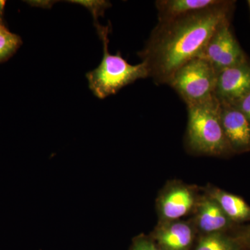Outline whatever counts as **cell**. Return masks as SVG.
<instances>
[{"instance_id":"6da1fadb","label":"cell","mask_w":250,"mask_h":250,"mask_svg":"<svg viewBox=\"0 0 250 250\" xmlns=\"http://www.w3.org/2000/svg\"><path fill=\"white\" fill-rule=\"evenodd\" d=\"M235 1H222L207 9L158 21L139 56L149 77L157 84H168L174 73L192 59L200 57L212 35L231 21Z\"/></svg>"},{"instance_id":"7a4b0ae2","label":"cell","mask_w":250,"mask_h":250,"mask_svg":"<svg viewBox=\"0 0 250 250\" xmlns=\"http://www.w3.org/2000/svg\"><path fill=\"white\" fill-rule=\"evenodd\" d=\"M220 105L215 97L203 103L188 105L186 141L190 152L212 156L232 154L222 126Z\"/></svg>"},{"instance_id":"3957f363","label":"cell","mask_w":250,"mask_h":250,"mask_svg":"<svg viewBox=\"0 0 250 250\" xmlns=\"http://www.w3.org/2000/svg\"><path fill=\"white\" fill-rule=\"evenodd\" d=\"M99 34L103 42L104 55L99 66L86 75L90 89L97 98L104 99L116 94L123 87L140 79L149 77L146 64L131 65L121 53L113 55L108 52L107 27H101L96 23Z\"/></svg>"},{"instance_id":"277c9868","label":"cell","mask_w":250,"mask_h":250,"mask_svg":"<svg viewBox=\"0 0 250 250\" xmlns=\"http://www.w3.org/2000/svg\"><path fill=\"white\" fill-rule=\"evenodd\" d=\"M217 72L208 61L197 57L174 73L168 85L186 104L203 103L215 97Z\"/></svg>"},{"instance_id":"5b68a950","label":"cell","mask_w":250,"mask_h":250,"mask_svg":"<svg viewBox=\"0 0 250 250\" xmlns=\"http://www.w3.org/2000/svg\"><path fill=\"white\" fill-rule=\"evenodd\" d=\"M202 193L195 185L180 180L168 181L156 200L159 223L180 220L195 211Z\"/></svg>"},{"instance_id":"8992f818","label":"cell","mask_w":250,"mask_h":250,"mask_svg":"<svg viewBox=\"0 0 250 250\" xmlns=\"http://www.w3.org/2000/svg\"><path fill=\"white\" fill-rule=\"evenodd\" d=\"M200 57L208 61L217 72L249 62L233 35L231 21L223 23L216 29Z\"/></svg>"},{"instance_id":"52a82bcc","label":"cell","mask_w":250,"mask_h":250,"mask_svg":"<svg viewBox=\"0 0 250 250\" xmlns=\"http://www.w3.org/2000/svg\"><path fill=\"white\" fill-rule=\"evenodd\" d=\"M149 236L162 250H191L199 235L190 218L158 222Z\"/></svg>"},{"instance_id":"ba28073f","label":"cell","mask_w":250,"mask_h":250,"mask_svg":"<svg viewBox=\"0 0 250 250\" xmlns=\"http://www.w3.org/2000/svg\"><path fill=\"white\" fill-rule=\"evenodd\" d=\"M250 92V62L217 72L215 97L220 103L234 104Z\"/></svg>"},{"instance_id":"9c48e42d","label":"cell","mask_w":250,"mask_h":250,"mask_svg":"<svg viewBox=\"0 0 250 250\" xmlns=\"http://www.w3.org/2000/svg\"><path fill=\"white\" fill-rule=\"evenodd\" d=\"M220 119L227 141L233 153L250 150V122L236 106L220 103Z\"/></svg>"},{"instance_id":"30bf717a","label":"cell","mask_w":250,"mask_h":250,"mask_svg":"<svg viewBox=\"0 0 250 250\" xmlns=\"http://www.w3.org/2000/svg\"><path fill=\"white\" fill-rule=\"evenodd\" d=\"M191 218L199 236L227 232L235 225L217 202L203 191Z\"/></svg>"},{"instance_id":"8fae6325","label":"cell","mask_w":250,"mask_h":250,"mask_svg":"<svg viewBox=\"0 0 250 250\" xmlns=\"http://www.w3.org/2000/svg\"><path fill=\"white\" fill-rule=\"evenodd\" d=\"M202 190L217 202L233 223L250 221V206L241 197L210 184Z\"/></svg>"},{"instance_id":"7c38bea8","label":"cell","mask_w":250,"mask_h":250,"mask_svg":"<svg viewBox=\"0 0 250 250\" xmlns=\"http://www.w3.org/2000/svg\"><path fill=\"white\" fill-rule=\"evenodd\" d=\"M219 1L220 0H158L155 5L159 21H164L207 9Z\"/></svg>"},{"instance_id":"4fadbf2b","label":"cell","mask_w":250,"mask_h":250,"mask_svg":"<svg viewBox=\"0 0 250 250\" xmlns=\"http://www.w3.org/2000/svg\"><path fill=\"white\" fill-rule=\"evenodd\" d=\"M241 246L236 237L215 233L198 236L195 250H240Z\"/></svg>"},{"instance_id":"5bb4252c","label":"cell","mask_w":250,"mask_h":250,"mask_svg":"<svg viewBox=\"0 0 250 250\" xmlns=\"http://www.w3.org/2000/svg\"><path fill=\"white\" fill-rule=\"evenodd\" d=\"M4 1H0V62L12 57L22 44V40L6 27L3 22Z\"/></svg>"},{"instance_id":"9a60e30c","label":"cell","mask_w":250,"mask_h":250,"mask_svg":"<svg viewBox=\"0 0 250 250\" xmlns=\"http://www.w3.org/2000/svg\"><path fill=\"white\" fill-rule=\"evenodd\" d=\"M130 250H162L150 236L141 234L135 237Z\"/></svg>"},{"instance_id":"2e32d148","label":"cell","mask_w":250,"mask_h":250,"mask_svg":"<svg viewBox=\"0 0 250 250\" xmlns=\"http://www.w3.org/2000/svg\"><path fill=\"white\" fill-rule=\"evenodd\" d=\"M233 105L236 106L250 122V92L246 94L245 96H243L241 100H238Z\"/></svg>"},{"instance_id":"e0dca14e","label":"cell","mask_w":250,"mask_h":250,"mask_svg":"<svg viewBox=\"0 0 250 250\" xmlns=\"http://www.w3.org/2000/svg\"><path fill=\"white\" fill-rule=\"evenodd\" d=\"M236 237L242 246H246L250 248V225L242 228Z\"/></svg>"},{"instance_id":"ac0fdd59","label":"cell","mask_w":250,"mask_h":250,"mask_svg":"<svg viewBox=\"0 0 250 250\" xmlns=\"http://www.w3.org/2000/svg\"><path fill=\"white\" fill-rule=\"evenodd\" d=\"M248 6H249V9H250V0H248Z\"/></svg>"}]
</instances>
